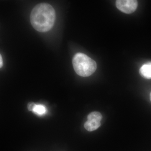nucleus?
I'll return each instance as SVG.
<instances>
[{
	"label": "nucleus",
	"mask_w": 151,
	"mask_h": 151,
	"mask_svg": "<svg viewBox=\"0 0 151 151\" xmlns=\"http://www.w3.org/2000/svg\"><path fill=\"white\" fill-rule=\"evenodd\" d=\"M55 20V12L52 6L41 3L35 6L30 15L31 23L35 29L44 32L51 29Z\"/></svg>",
	"instance_id": "nucleus-1"
},
{
	"label": "nucleus",
	"mask_w": 151,
	"mask_h": 151,
	"mask_svg": "<svg viewBox=\"0 0 151 151\" xmlns=\"http://www.w3.org/2000/svg\"><path fill=\"white\" fill-rule=\"evenodd\" d=\"M76 73L82 77L92 75L97 69L96 62L86 54L78 52L73 56L72 60Z\"/></svg>",
	"instance_id": "nucleus-2"
},
{
	"label": "nucleus",
	"mask_w": 151,
	"mask_h": 151,
	"mask_svg": "<svg viewBox=\"0 0 151 151\" xmlns=\"http://www.w3.org/2000/svg\"><path fill=\"white\" fill-rule=\"evenodd\" d=\"M102 119V115L98 112L90 113L87 116V121L84 124L85 129L89 132H92L100 127V121Z\"/></svg>",
	"instance_id": "nucleus-3"
},
{
	"label": "nucleus",
	"mask_w": 151,
	"mask_h": 151,
	"mask_svg": "<svg viewBox=\"0 0 151 151\" xmlns=\"http://www.w3.org/2000/svg\"><path fill=\"white\" fill-rule=\"evenodd\" d=\"M116 6L118 9L122 12L132 14L137 9L138 1L136 0H117Z\"/></svg>",
	"instance_id": "nucleus-4"
},
{
	"label": "nucleus",
	"mask_w": 151,
	"mask_h": 151,
	"mask_svg": "<svg viewBox=\"0 0 151 151\" xmlns=\"http://www.w3.org/2000/svg\"><path fill=\"white\" fill-rule=\"evenodd\" d=\"M139 73L143 78L151 79V62L143 65L140 68Z\"/></svg>",
	"instance_id": "nucleus-5"
},
{
	"label": "nucleus",
	"mask_w": 151,
	"mask_h": 151,
	"mask_svg": "<svg viewBox=\"0 0 151 151\" xmlns=\"http://www.w3.org/2000/svg\"><path fill=\"white\" fill-rule=\"evenodd\" d=\"M46 112V108L43 105H36L34 111H33V112H34L36 114L40 115V116L45 114Z\"/></svg>",
	"instance_id": "nucleus-6"
},
{
	"label": "nucleus",
	"mask_w": 151,
	"mask_h": 151,
	"mask_svg": "<svg viewBox=\"0 0 151 151\" xmlns=\"http://www.w3.org/2000/svg\"><path fill=\"white\" fill-rule=\"evenodd\" d=\"M36 105L33 103H30L28 104L27 108L29 111H32L33 112L34 111Z\"/></svg>",
	"instance_id": "nucleus-7"
},
{
	"label": "nucleus",
	"mask_w": 151,
	"mask_h": 151,
	"mask_svg": "<svg viewBox=\"0 0 151 151\" xmlns=\"http://www.w3.org/2000/svg\"><path fill=\"white\" fill-rule=\"evenodd\" d=\"M3 65L2 58L1 55L0 56V67H2Z\"/></svg>",
	"instance_id": "nucleus-8"
},
{
	"label": "nucleus",
	"mask_w": 151,
	"mask_h": 151,
	"mask_svg": "<svg viewBox=\"0 0 151 151\" xmlns=\"http://www.w3.org/2000/svg\"><path fill=\"white\" fill-rule=\"evenodd\" d=\"M150 100L151 101V92L150 93Z\"/></svg>",
	"instance_id": "nucleus-9"
}]
</instances>
